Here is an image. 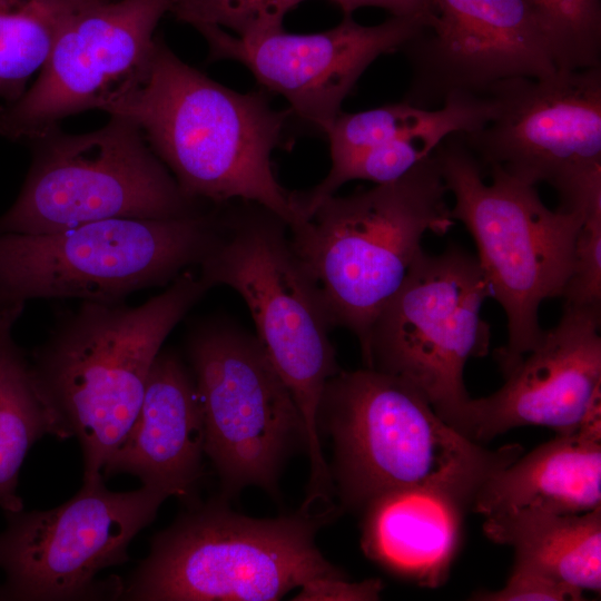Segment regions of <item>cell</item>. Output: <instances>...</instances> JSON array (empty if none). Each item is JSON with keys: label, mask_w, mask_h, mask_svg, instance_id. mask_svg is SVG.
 Listing matches in <instances>:
<instances>
[{"label": "cell", "mask_w": 601, "mask_h": 601, "mask_svg": "<svg viewBox=\"0 0 601 601\" xmlns=\"http://www.w3.org/2000/svg\"><path fill=\"white\" fill-rule=\"evenodd\" d=\"M102 111L138 125L189 199L253 201L288 226L298 219L270 160L293 114L274 109L264 91L225 87L157 37L146 75Z\"/></svg>", "instance_id": "1"}, {"label": "cell", "mask_w": 601, "mask_h": 601, "mask_svg": "<svg viewBox=\"0 0 601 601\" xmlns=\"http://www.w3.org/2000/svg\"><path fill=\"white\" fill-rule=\"evenodd\" d=\"M209 288L186 269L138 306L82 300L58 319L36 351L30 363L36 386L55 420L57 439L76 437L80 444L82 483L104 479L138 414L165 339Z\"/></svg>", "instance_id": "2"}, {"label": "cell", "mask_w": 601, "mask_h": 601, "mask_svg": "<svg viewBox=\"0 0 601 601\" xmlns=\"http://www.w3.org/2000/svg\"><path fill=\"white\" fill-rule=\"evenodd\" d=\"M319 425L334 443L331 474L346 509L412 486L443 491L471 508L487 479L523 453L519 444L483 447L447 424L413 386L368 367L339 371L327 381Z\"/></svg>", "instance_id": "3"}, {"label": "cell", "mask_w": 601, "mask_h": 601, "mask_svg": "<svg viewBox=\"0 0 601 601\" xmlns=\"http://www.w3.org/2000/svg\"><path fill=\"white\" fill-rule=\"evenodd\" d=\"M199 267L210 287L228 286L247 305L256 337L303 418L309 459L306 495L326 499L333 480L322 450L318 411L327 381L341 370L329 317L292 247L287 223L257 203L221 204L217 242Z\"/></svg>", "instance_id": "4"}, {"label": "cell", "mask_w": 601, "mask_h": 601, "mask_svg": "<svg viewBox=\"0 0 601 601\" xmlns=\"http://www.w3.org/2000/svg\"><path fill=\"white\" fill-rule=\"evenodd\" d=\"M434 151L396 180L332 195L288 226L292 247L316 284L332 327L366 351L371 327L423 252L426 233L455 220Z\"/></svg>", "instance_id": "5"}, {"label": "cell", "mask_w": 601, "mask_h": 601, "mask_svg": "<svg viewBox=\"0 0 601 601\" xmlns=\"http://www.w3.org/2000/svg\"><path fill=\"white\" fill-rule=\"evenodd\" d=\"M441 176L454 196L451 216L464 224L477 249V260L502 306L508 343L494 351L500 368L530 352L544 331L539 323L543 300L563 295L571 277L584 216L552 210L535 186L499 167H483L462 132L446 137L434 150Z\"/></svg>", "instance_id": "6"}, {"label": "cell", "mask_w": 601, "mask_h": 601, "mask_svg": "<svg viewBox=\"0 0 601 601\" xmlns=\"http://www.w3.org/2000/svg\"><path fill=\"white\" fill-rule=\"evenodd\" d=\"M332 511L255 519L219 502L194 508L154 536L119 597L273 601L313 579L344 575L315 543L322 519Z\"/></svg>", "instance_id": "7"}, {"label": "cell", "mask_w": 601, "mask_h": 601, "mask_svg": "<svg viewBox=\"0 0 601 601\" xmlns=\"http://www.w3.org/2000/svg\"><path fill=\"white\" fill-rule=\"evenodd\" d=\"M220 205L178 218H109L48 234L0 233V306L35 298L122 300L200 265Z\"/></svg>", "instance_id": "8"}, {"label": "cell", "mask_w": 601, "mask_h": 601, "mask_svg": "<svg viewBox=\"0 0 601 601\" xmlns=\"http://www.w3.org/2000/svg\"><path fill=\"white\" fill-rule=\"evenodd\" d=\"M21 191L0 233L48 234L109 218H178L205 210L184 195L131 119L110 115L81 135L59 127L32 140Z\"/></svg>", "instance_id": "9"}, {"label": "cell", "mask_w": 601, "mask_h": 601, "mask_svg": "<svg viewBox=\"0 0 601 601\" xmlns=\"http://www.w3.org/2000/svg\"><path fill=\"white\" fill-rule=\"evenodd\" d=\"M490 296L476 256L456 245L437 255L423 250L371 327L365 367L413 386L467 437L464 368L489 353L491 328L481 308Z\"/></svg>", "instance_id": "10"}, {"label": "cell", "mask_w": 601, "mask_h": 601, "mask_svg": "<svg viewBox=\"0 0 601 601\" xmlns=\"http://www.w3.org/2000/svg\"><path fill=\"white\" fill-rule=\"evenodd\" d=\"M495 114L462 137L483 169L546 183L559 209L601 216V67L512 77L486 92Z\"/></svg>", "instance_id": "11"}, {"label": "cell", "mask_w": 601, "mask_h": 601, "mask_svg": "<svg viewBox=\"0 0 601 601\" xmlns=\"http://www.w3.org/2000/svg\"><path fill=\"white\" fill-rule=\"evenodd\" d=\"M205 428V454L226 494L247 486L275 493L287 455L305 445L298 407L258 338L209 321L188 338Z\"/></svg>", "instance_id": "12"}, {"label": "cell", "mask_w": 601, "mask_h": 601, "mask_svg": "<svg viewBox=\"0 0 601 601\" xmlns=\"http://www.w3.org/2000/svg\"><path fill=\"white\" fill-rule=\"evenodd\" d=\"M104 481L82 483L77 494L50 510L4 512L2 600L120 595L122 584L105 585L96 577L129 559L130 542L169 496L147 485L114 492Z\"/></svg>", "instance_id": "13"}, {"label": "cell", "mask_w": 601, "mask_h": 601, "mask_svg": "<svg viewBox=\"0 0 601 601\" xmlns=\"http://www.w3.org/2000/svg\"><path fill=\"white\" fill-rule=\"evenodd\" d=\"M167 12V0H80L32 86L0 107V135L31 142L66 117L104 110L146 75Z\"/></svg>", "instance_id": "14"}, {"label": "cell", "mask_w": 601, "mask_h": 601, "mask_svg": "<svg viewBox=\"0 0 601 601\" xmlns=\"http://www.w3.org/2000/svg\"><path fill=\"white\" fill-rule=\"evenodd\" d=\"M435 17L400 49L404 101L435 109L453 93L484 96L500 80L558 70L549 31L529 0H432Z\"/></svg>", "instance_id": "15"}, {"label": "cell", "mask_w": 601, "mask_h": 601, "mask_svg": "<svg viewBox=\"0 0 601 601\" xmlns=\"http://www.w3.org/2000/svg\"><path fill=\"white\" fill-rule=\"evenodd\" d=\"M417 17H395L363 26L353 14L327 30L296 35L284 29L239 38L218 27L196 28L208 43L210 60H233L258 83L286 99L292 114L327 132L344 99L380 56L400 51L426 27Z\"/></svg>", "instance_id": "16"}, {"label": "cell", "mask_w": 601, "mask_h": 601, "mask_svg": "<svg viewBox=\"0 0 601 601\" xmlns=\"http://www.w3.org/2000/svg\"><path fill=\"white\" fill-rule=\"evenodd\" d=\"M601 307L564 303L539 344L500 368L503 385L471 398L467 437L489 441L520 426L571 433L601 412Z\"/></svg>", "instance_id": "17"}, {"label": "cell", "mask_w": 601, "mask_h": 601, "mask_svg": "<svg viewBox=\"0 0 601 601\" xmlns=\"http://www.w3.org/2000/svg\"><path fill=\"white\" fill-rule=\"evenodd\" d=\"M204 455V421L191 371L175 353L160 351L138 414L102 476L127 473L168 496L189 499Z\"/></svg>", "instance_id": "18"}, {"label": "cell", "mask_w": 601, "mask_h": 601, "mask_svg": "<svg viewBox=\"0 0 601 601\" xmlns=\"http://www.w3.org/2000/svg\"><path fill=\"white\" fill-rule=\"evenodd\" d=\"M466 508L443 491L412 486L385 492L365 508L361 545L367 558L421 587L447 579Z\"/></svg>", "instance_id": "19"}, {"label": "cell", "mask_w": 601, "mask_h": 601, "mask_svg": "<svg viewBox=\"0 0 601 601\" xmlns=\"http://www.w3.org/2000/svg\"><path fill=\"white\" fill-rule=\"evenodd\" d=\"M601 508V422L556 434L495 472L476 493L471 510L493 513L535 509L580 514Z\"/></svg>", "instance_id": "20"}, {"label": "cell", "mask_w": 601, "mask_h": 601, "mask_svg": "<svg viewBox=\"0 0 601 601\" xmlns=\"http://www.w3.org/2000/svg\"><path fill=\"white\" fill-rule=\"evenodd\" d=\"M483 532L583 595L601 590V508L580 514L519 509L485 516Z\"/></svg>", "instance_id": "21"}, {"label": "cell", "mask_w": 601, "mask_h": 601, "mask_svg": "<svg viewBox=\"0 0 601 601\" xmlns=\"http://www.w3.org/2000/svg\"><path fill=\"white\" fill-rule=\"evenodd\" d=\"M494 114V102L489 95L449 96L424 126L331 167L327 176L309 191L292 193L298 218L311 216L324 199L351 180L385 184L398 179L428 157L446 137L477 130L491 121Z\"/></svg>", "instance_id": "22"}, {"label": "cell", "mask_w": 601, "mask_h": 601, "mask_svg": "<svg viewBox=\"0 0 601 601\" xmlns=\"http://www.w3.org/2000/svg\"><path fill=\"white\" fill-rule=\"evenodd\" d=\"M24 304L0 306V508L23 510L17 494L20 469L45 435L57 439L55 420L42 401L30 362L13 338Z\"/></svg>", "instance_id": "23"}, {"label": "cell", "mask_w": 601, "mask_h": 601, "mask_svg": "<svg viewBox=\"0 0 601 601\" xmlns=\"http://www.w3.org/2000/svg\"><path fill=\"white\" fill-rule=\"evenodd\" d=\"M80 0H0V99L18 100Z\"/></svg>", "instance_id": "24"}, {"label": "cell", "mask_w": 601, "mask_h": 601, "mask_svg": "<svg viewBox=\"0 0 601 601\" xmlns=\"http://www.w3.org/2000/svg\"><path fill=\"white\" fill-rule=\"evenodd\" d=\"M543 20L558 69L601 67V0H529Z\"/></svg>", "instance_id": "25"}, {"label": "cell", "mask_w": 601, "mask_h": 601, "mask_svg": "<svg viewBox=\"0 0 601 601\" xmlns=\"http://www.w3.org/2000/svg\"><path fill=\"white\" fill-rule=\"evenodd\" d=\"M436 109L403 100L353 114L341 112L326 132L332 167L424 126L434 118Z\"/></svg>", "instance_id": "26"}, {"label": "cell", "mask_w": 601, "mask_h": 601, "mask_svg": "<svg viewBox=\"0 0 601 601\" xmlns=\"http://www.w3.org/2000/svg\"><path fill=\"white\" fill-rule=\"evenodd\" d=\"M306 0H167L168 12L193 26L218 27L239 38L283 28L286 14Z\"/></svg>", "instance_id": "27"}, {"label": "cell", "mask_w": 601, "mask_h": 601, "mask_svg": "<svg viewBox=\"0 0 601 601\" xmlns=\"http://www.w3.org/2000/svg\"><path fill=\"white\" fill-rule=\"evenodd\" d=\"M562 297L566 304L601 307V216L583 220Z\"/></svg>", "instance_id": "28"}, {"label": "cell", "mask_w": 601, "mask_h": 601, "mask_svg": "<svg viewBox=\"0 0 601 601\" xmlns=\"http://www.w3.org/2000/svg\"><path fill=\"white\" fill-rule=\"evenodd\" d=\"M582 597L541 570L514 560L511 574L501 590L482 591L476 593L473 599L482 601H577L582 600Z\"/></svg>", "instance_id": "29"}, {"label": "cell", "mask_w": 601, "mask_h": 601, "mask_svg": "<svg viewBox=\"0 0 601 601\" xmlns=\"http://www.w3.org/2000/svg\"><path fill=\"white\" fill-rule=\"evenodd\" d=\"M383 583L378 579L353 582L345 578L323 577L313 579L300 587L294 600L300 601H371L378 600Z\"/></svg>", "instance_id": "30"}, {"label": "cell", "mask_w": 601, "mask_h": 601, "mask_svg": "<svg viewBox=\"0 0 601 601\" xmlns=\"http://www.w3.org/2000/svg\"><path fill=\"white\" fill-rule=\"evenodd\" d=\"M335 3L343 14L364 7H375L388 11L395 17H417L426 21V27L433 21L435 10L432 0H328Z\"/></svg>", "instance_id": "31"}, {"label": "cell", "mask_w": 601, "mask_h": 601, "mask_svg": "<svg viewBox=\"0 0 601 601\" xmlns=\"http://www.w3.org/2000/svg\"><path fill=\"white\" fill-rule=\"evenodd\" d=\"M0 600H2V591H1V585H0Z\"/></svg>", "instance_id": "32"}]
</instances>
